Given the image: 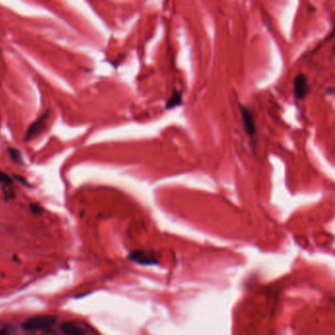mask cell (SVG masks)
<instances>
[{"mask_svg": "<svg viewBox=\"0 0 335 335\" xmlns=\"http://www.w3.org/2000/svg\"><path fill=\"white\" fill-rule=\"evenodd\" d=\"M56 318L53 315L42 314L30 318L22 324L23 330L27 332H36V331H47L53 327L55 324Z\"/></svg>", "mask_w": 335, "mask_h": 335, "instance_id": "1", "label": "cell"}, {"mask_svg": "<svg viewBox=\"0 0 335 335\" xmlns=\"http://www.w3.org/2000/svg\"><path fill=\"white\" fill-rule=\"evenodd\" d=\"M240 114L243 122V128L246 132L248 138L251 140V144L253 145V148L256 147V138H257V127H256V121L255 116L252 110L243 104H239Z\"/></svg>", "mask_w": 335, "mask_h": 335, "instance_id": "2", "label": "cell"}, {"mask_svg": "<svg viewBox=\"0 0 335 335\" xmlns=\"http://www.w3.org/2000/svg\"><path fill=\"white\" fill-rule=\"evenodd\" d=\"M310 91V85L309 80L307 76L303 73H299L296 75L293 81V92L294 97L297 101L304 100Z\"/></svg>", "mask_w": 335, "mask_h": 335, "instance_id": "3", "label": "cell"}, {"mask_svg": "<svg viewBox=\"0 0 335 335\" xmlns=\"http://www.w3.org/2000/svg\"><path fill=\"white\" fill-rule=\"evenodd\" d=\"M48 114H49L48 111L45 112V114L42 115L38 120H35L34 123L31 124V126L28 128L26 135H25V138H24V140L26 142H30L31 140L38 137L45 130L46 122L48 119Z\"/></svg>", "mask_w": 335, "mask_h": 335, "instance_id": "4", "label": "cell"}, {"mask_svg": "<svg viewBox=\"0 0 335 335\" xmlns=\"http://www.w3.org/2000/svg\"><path fill=\"white\" fill-rule=\"evenodd\" d=\"M130 259H132L135 263L139 265H144V266H152V265H157V260L156 257L145 251H136L130 254Z\"/></svg>", "mask_w": 335, "mask_h": 335, "instance_id": "5", "label": "cell"}, {"mask_svg": "<svg viewBox=\"0 0 335 335\" xmlns=\"http://www.w3.org/2000/svg\"><path fill=\"white\" fill-rule=\"evenodd\" d=\"M60 330L63 335H87L86 327L75 322H65L61 324Z\"/></svg>", "mask_w": 335, "mask_h": 335, "instance_id": "6", "label": "cell"}, {"mask_svg": "<svg viewBox=\"0 0 335 335\" xmlns=\"http://www.w3.org/2000/svg\"><path fill=\"white\" fill-rule=\"evenodd\" d=\"M182 101H183V92L180 91V90H174L172 92V95L169 97V99L166 101V102H165L164 108L166 110H169V109H172L174 107L180 106L182 104Z\"/></svg>", "mask_w": 335, "mask_h": 335, "instance_id": "7", "label": "cell"}, {"mask_svg": "<svg viewBox=\"0 0 335 335\" xmlns=\"http://www.w3.org/2000/svg\"><path fill=\"white\" fill-rule=\"evenodd\" d=\"M8 154L15 162H18V163L22 162V157H21V153L19 152V150L14 148V147H8Z\"/></svg>", "mask_w": 335, "mask_h": 335, "instance_id": "8", "label": "cell"}, {"mask_svg": "<svg viewBox=\"0 0 335 335\" xmlns=\"http://www.w3.org/2000/svg\"><path fill=\"white\" fill-rule=\"evenodd\" d=\"M0 183H2V184H9V183H11V179L9 178V176L7 174H5L1 170H0Z\"/></svg>", "mask_w": 335, "mask_h": 335, "instance_id": "9", "label": "cell"}, {"mask_svg": "<svg viewBox=\"0 0 335 335\" xmlns=\"http://www.w3.org/2000/svg\"><path fill=\"white\" fill-rule=\"evenodd\" d=\"M31 209H32V212L34 213H41L42 212V209L40 206L38 204H31Z\"/></svg>", "mask_w": 335, "mask_h": 335, "instance_id": "10", "label": "cell"}, {"mask_svg": "<svg viewBox=\"0 0 335 335\" xmlns=\"http://www.w3.org/2000/svg\"><path fill=\"white\" fill-rule=\"evenodd\" d=\"M9 328L7 327H4V328H1L0 329V335H8L9 334Z\"/></svg>", "mask_w": 335, "mask_h": 335, "instance_id": "11", "label": "cell"}]
</instances>
